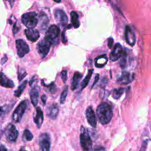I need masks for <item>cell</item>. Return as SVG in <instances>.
<instances>
[{"label": "cell", "mask_w": 151, "mask_h": 151, "mask_svg": "<svg viewBox=\"0 0 151 151\" xmlns=\"http://www.w3.org/2000/svg\"><path fill=\"white\" fill-rule=\"evenodd\" d=\"M96 114L100 123L102 124H107L112 118V109L107 103H101L96 109Z\"/></svg>", "instance_id": "6da1fadb"}, {"label": "cell", "mask_w": 151, "mask_h": 151, "mask_svg": "<svg viewBox=\"0 0 151 151\" xmlns=\"http://www.w3.org/2000/svg\"><path fill=\"white\" fill-rule=\"evenodd\" d=\"M80 142L84 151H89L92 149V141L87 130L83 126L80 129Z\"/></svg>", "instance_id": "7a4b0ae2"}, {"label": "cell", "mask_w": 151, "mask_h": 151, "mask_svg": "<svg viewBox=\"0 0 151 151\" xmlns=\"http://www.w3.org/2000/svg\"><path fill=\"white\" fill-rule=\"evenodd\" d=\"M21 21L28 29H34L38 21L37 14L35 12L25 13L21 17Z\"/></svg>", "instance_id": "3957f363"}, {"label": "cell", "mask_w": 151, "mask_h": 151, "mask_svg": "<svg viewBox=\"0 0 151 151\" xmlns=\"http://www.w3.org/2000/svg\"><path fill=\"white\" fill-rule=\"evenodd\" d=\"M60 33V28L55 25H52L48 29L44 38L49 41L52 45H55L58 42Z\"/></svg>", "instance_id": "277c9868"}, {"label": "cell", "mask_w": 151, "mask_h": 151, "mask_svg": "<svg viewBox=\"0 0 151 151\" xmlns=\"http://www.w3.org/2000/svg\"><path fill=\"white\" fill-rule=\"evenodd\" d=\"M28 101L27 100H24L16 107L12 115V120L14 123H19L24 114L28 107Z\"/></svg>", "instance_id": "5b68a950"}, {"label": "cell", "mask_w": 151, "mask_h": 151, "mask_svg": "<svg viewBox=\"0 0 151 151\" xmlns=\"http://www.w3.org/2000/svg\"><path fill=\"white\" fill-rule=\"evenodd\" d=\"M4 134L8 142H15L18 136V131L14 124L9 123L4 130Z\"/></svg>", "instance_id": "8992f818"}, {"label": "cell", "mask_w": 151, "mask_h": 151, "mask_svg": "<svg viewBox=\"0 0 151 151\" xmlns=\"http://www.w3.org/2000/svg\"><path fill=\"white\" fill-rule=\"evenodd\" d=\"M51 45L52 44L44 38L37 44V51L42 58L47 56L50 50V47Z\"/></svg>", "instance_id": "52a82bcc"}, {"label": "cell", "mask_w": 151, "mask_h": 151, "mask_svg": "<svg viewBox=\"0 0 151 151\" xmlns=\"http://www.w3.org/2000/svg\"><path fill=\"white\" fill-rule=\"evenodd\" d=\"M39 145L42 151H50L51 136L48 133H42L39 137Z\"/></svg>", "instance_id": "ba28073f"}, {"label": "cell", "mask_w": 151, "mask_h": 151, "mask_svg": "<svg viewBox=\"0 0 151 151\" xmlns=\"http://www.w3.org/2000/svg\"><path fill=\"white\" fill-rule=\"evenodd\" d=\"M16 47L17 50V54L20 58L24 57L29 51L28 45L22 39H18L15 41Z\"/></svg>", "instance_id": "9c48e42d"}, {"label": "cell", "mask_w": 151, "mask_h": 151, "mask_svg": "<svg viewBox=\"0 0 151 151\" xmlns=\"http://www.w3.org/2000/svg\"><path fill=\"white\" fill-rule=\"evenodd\" d=\"M54 17L58 23L62 27H65L68 23V17L65 12L61 9L54 11Z\"/></svg>", "instance_id": "30bf717a"}, {"label": "cell", "mask_w": 151, "mask_h": 151, "mask_svg": "<svg viewBox=\"0 0 151 151\" xmlns=\"http://www.w3.org/2000/svg\"><path fill=\"white\" fill-rule=\"evenodd\" d=\"M123 53L122 46L119 43H116L111 52L110 53L109 58L111 61H116L119 59Z\"/></svg>", "instance_id": "8fae6325"}, {"label": "cell", "mask_w": 151, "mask_h": 151, "mask_svg": "<svg viewBox=\"0 0 151 151\" xmlns=\"http://www.w3.org/2000/svg\"><path fill=\"white\" fill-rule=\"evenodd\" d=\"M134 79V74L127 71H123L117 80V83L120 84H127Z\"/></svg>", "instance_id": "7c38bea8"}, {"label": "cell", "mask_w": 151, "mask_h": 151, "mask_svg": "<svg viewBox=\"0 0 151 151\" xmlns=\"http://www.w3.org/2000/svg\"><path fill=\"white\" fill-rule=\"evenodd\" d=\"M34 122L38 129H40L44 120V114L40 107H37L33 117Z\"/></svg>", "instance_id": "4fadbf2b"}, {"label": "cell", "mask_w": 151, "mask_h": 151, "mask_svg": "<svg viewBox=\"0 0 151 151\" xmlns=\"http://www.w3.org/2000/svg\"><path fill=\"white\" fill-rule=\"evenodd\" d=\"M86 116L88 124L93 127H96L97 124V121L96 118V115L93 110L92 107L89 106L87 107L86 111Z\"/></svg>", "instance_id": "5bb4252c"}, {"label": "cell", "mask_w": 151, "mask_h": 151, "mask_svg": "<svg viewBox=\"0 0 151 151\" xmlns=\"http://www.w3.org/2000/svg\"><path fill=\"white\" fill-rule=\"evenodd\" d=\"M125 39L126 42L130 46H133L136 42L135 34L129 25L126 26Z\"/></svg>", "instance_id": "9a60e30c"}, {"label": "cell", "mask_w": 151, "mask_h": 151, "mask_svg": "<svg viewBox=\"0 0 151 151\" xmlns=\"http://www.w3.org/2000/svg\"><path fill=\"white\" fill-rule=\"evenodd\" d=\"M46 113L47 116L49 118L52 120L55 119L59 113V108L58 104L57 103L51 104L47 107Z\"/></svg>", "instance_id": "2e32d148"}, {"label": "cell", "mask_w": 151, "mask_h": 151, "mask_svg": "<svg viewBox=\"0 0 151 151\" xmlns=\"http://www.w3.org/2000/svg\"><path fill=\"white\" fill-rule=\"evenodd\" d=\"M25 34L28 40L32 42L37 41L40 36L39 31L34 29H27L25 30Z\"/></svg>", "instance_id": "e0dca14e"}, {"label": "cell", "mask_w": 151, "mask_h": 151, "mask_svg": "<svg viewBox=\"0 0 151 151\" xmlns=\"http://www.w3.org/2000/svg\"><path fill=\"white\" fill-rule=\"evenodd\" d=\"M0 85L5 88H12L14 87L12 80L8 78L3 72H0Z\"/></svg>", "instance_id": "ac0fdd59"}, {"label": "cell", "mask_w": 151, "mask_h": 151, "mask_svg": "<svg viewBox=\"0 0 151 151\" xmlns=\"http://www.w3.org/2000/svg\"><path fill=\"white\" fill-rule=\"evenodd\" d=\"M40 87L37 85H35L30 90V98L32 105L35 107L38 103V99L39 96Z\"/></svg>", "instance_id": "d6986e66"}, {"label": "cell", "mask_w": 151, "mask_h": 151, "mask_svg": "<svg viewBox=\"0 0 151 151\" xmlns=\"http://www.w3.org/2000/svg\"><path fill=\"white\" fill-rule=\"evenodd\" d=\"M108 58L106 54L98 56L95 59V65L97 68H102L107 64Z\"/></svg>", "instance_id": "ffe728a7"}, {"label": "cell", "mask_w": 151, "mask_h": 151, "mask_svg": "<svg viewBox=\"0 0 151 151\" xmlns=\"http://www.w3.org/2000/svg\"><path fill=\"white\" fill-rule=\"evenodd\" d=\"M39 19H40L41 29L42 31L45 30L47 29L48 23H49V19H48V17L44 12H41V14L39 15Z\"/></svg>", "instance_id": "44dd1931"}, {"label": "cell", "mask_w": 151, "mask_h": 151, "mask_svg": "<svg viewBox=\"0 0 151 151\" xmlns=\"http://www.w3.org/2000/svg\"><path fill=\"white\" fill-rule=\"evenodd\" d=\"M82 74L79 72H76L74 74L71 85V89L72 90H75L77 88L78 83L80 82V80L82 78Z\"/></svg>", "instance_id": "7402d4cb"}, {"label": "cell", "mask_w": 151, "mask_h": 151, "mask_svg": "<svg viewBox=\"0 0 151 151\" xmlns=\"http://www.w3.org/2000/svg\"><path fill=\"white\" fill-rule=\"evenodd\" d=\"M71 21L72 25L75 28H77L80 27V21L78 19V15L76 11H71L70 13Z\"/></svg>", "instance_id": "603a6c76"}, {"label": "cell", "mask_w": 151, "mask_h": 151, "mask_svg": "<svg viewBox=\"0 0 151 151\" xmlns=\"http://www.w3.org/2000/svg\"><path fill=\"white\" fill-rule=\"evenodd\" d=\"M93 72V69H91V70H88V72L87 76L85 77V78H84L83 81H82V83L81 84V88H80L81 91L83 89H84L88 85V84L89 83V81H90V80L91 78V77L92 76Z\"/></svg>", "instance_id": "cb8c5ba5"}, {"label": "cell", "mask_w": 151, "mask_h": 151, "mask_svg": "<svg viewBox=\"0 0 151 151\" xmlns=\"http://www.w3.org/2000/svg\"><path fill=\"white\" fill-rule=\"evenodd\" d=\"M27 80H25L23 82L21 83V84L18 86L17 89L14 91V96L17 97H19L22 93L24 90L25 89L27 84Z\"/></svg>", "instance_id": "d4e9b609"}, {"label": "cell", "mask_w": 151, "mask_h": 151, "mask_svg": "<svg viewBox=\"0 0 151 151\" xmlns=\"http://www.w3.org/2000/svg\"><path fill=\"white\" fill-rule=\"evenodd\" d=\"M124 88H122V87L114 89L113 91L112 97L116 100L119 99L123 94V93L124 92Z\"/></svg>", "instance_id": "484cf974"}, {"label": "cell", "mask_w": 151, "mask_h": 151, "mask_svg": "<svg viewBox=\"0 0 151 151\" xmlns=\"http://www.w3.org/2000/svg\"><path fill=\"white\" fill-rule=\"evenodd\" d=\"M33 139V135L32 133L28 129H25L22 135V139L25 142H29Z\"/></svg>", "instance_id": "4316f807"}, {"label": "cell", "mask_w": 151, "mask_h": 151, "mask_svg": "<svg viewBox=\"0 0 151 151\" xmlns=\"http://www.w3.org/2000/svg\"><path fill=\"white\" fill-rule=\"evenodd\" d=\"M67 93H68V86H66L65 87V88H64L63 91H62L61 96H60V103L61 104H63L65 101V99L67 96Z\"/></svg>", "instance_id": "83f0119b"}, {"label": "cell", "mask_w": 151, "mask_h": 151, "mask_svg": "<svg viewBox=\"0 0 151 151\" xmlns=\"http://www.w3.org/2000/svg\"><path fill=\"white\" fill-rule=\"evenodd\" d=\"M42 84H43L44 86H45L46 87H47L48 90H49V91L51 93H54L56 91V90H57L56 86L55 85V83L54 82H52L50 84H46L45 83H44L43 81L42 80Z\"/></svg>", "instance_id": "f1b7e54d"}, {"label": "cell", "mask_w": 151, "mask_h": 151, "mask_svg": "<svg viewBox=\"0 0 151 151\" xmlns=\"http://www.w3.org/2000/svg\"><path fill=\"white\" fill-rule=\"evenodd\" d=\"M126 57H127L126 52H123L120 57V65H121L122 68H124L126 67L125 65L126 64Z\"/></svg>", "instance_id": "f546056e"}, {"label": "cell", "mask_w": 151, "mask_h": 151, "mask_svg": "<svg viewBox=\"0 0 151 151\" xmlns=\"http://www.w3.org/2000/svg\"><path fill=\"white\" fill-rule=\"evenodd\" d=\"M27 72L25 70H22V69L21 68V70H19L18 72V78L19 81L22 80L27 75Z\"/></svg>", "instance_id": "4dcf8cb0"}, {"label": "cell", "mask_w": 151, "mask_h": 151, "mask_svg": "<svg viewBox=\"0 0 151 151\" xmlns=\"http://www.w3.org/2000/svg\"><path fill=\"white\" fill-rule=\"evenodd\" d=\"M67 71L65 70H64L61 73V78L63 80L64 83H65L67 80Z\"/></svg>", "instance_id": "1f68e13d"}, {"label": "cell", "mask_w": 151, "mask_h": 151, "mask_svg": "<svg viewBox=\"0 0 151 151\" xmlns=\"http://www.w3.org/2000/svg\"><path fill=\"white\" fill-rule=\"evenodd\" d=\"M70 27H71V25H68L67 26V27L65 28V29L63 31V33H62V41H63V43H65L67 42V39L65 38V32L66 29H67V28H68Z\"/></svg>", "instance_id": "d6a6232c"}, {"label": "cell", "mask_w": 151, "mask_h": 151, "mask_svg": "<svg viewBox=\"0 0 151 151\" xmlns=\"http://www.w3.org/2000/svg\"><path fill=\"white\" fill-rule=\"evenodd\" d=\"M19 29L20 28L19 27H17V22H15L14 25H13V29H12V31H13L14 34H15L16 33H17L19 31Z\"/></svg>", "instance_id": "836d02e7"}, {"label": "cell", "mask_w": 151, "mask_h": 151, "mask_svg": "<svg viewBox=\"0 0 151 151\" xmlns=\"http://www.w3.org/2000/svg\"><path fill=\"white\" fill-rule=\"evenodd\" d=\"M113 41H114V40H113V39L111 37H110V38H109L108 39V44H107V45H108V47L110 48H111L112 47L113 44Z\"/></svg>", "instance_id": "e575fe53"}, {"label": "cell", "mask_w": 151, "mask_h": 151, "mask_svg": "<svg viewBox=\"0 0 151 151\" xmlns=\"http://www.w3.org/2000/svg\"><path fill=\"white\" fill-rule=\"evenodd\" d=\"M41 100L43 103V104L45 105L46 104V100H47V96L45 94H43L41 97Z\"/></svg>", "instance_id": "d590c367"}, {"label": "cell", "mask_w": 151, "mask_h": 151, "mask_svg": "<svg viewBox=\"0 0 151 151\" xmlns=\"http://www.w3.org/2000/svg\"><path fill=\"white\" fill-rule=\"evenodd\" d=\"M7 60H8V58H7V57H6V55H4V57L1 59V64H4L5 63H6V61H7Z\"/></svg>", "instance_id": "8d00e7d4"}, {"label": "cell", "mask_w": 151, "mask_h": 151, "mask_svg": "<svg viewBox=\"0 0 151 151\" xmlns=\"http://www.w3.org/2000/svg\"><path fill=\"white\" fill-rule=\"evenodd\" d=\"M99 79V74H96V77H95V80H94V83H93V85H92V87H93L94 86V85H95V84H96V83L98 81Z\"/></svg>", "instance_id": "74e56055"}, {"label": "cell", "mask_w": 151, "mask_h": 151, "mask_svg": "<svg viewBox=\"0 0 151 151\" xmlns=\"http://www.w3.org/2000/svg\"><path fill=\"white\" fill-rule=\"evenodd\" d=\"M92 151H105V149H104V147H97V148L94 149Z\"/></svg>", "instance_id": "f35d334b"}, {"label": "cell", "mask_w": 151, "mask_h": 151, "mask_svg": "<svg viewBox=\"0 0 151 151\" xmlns=\"http://www.w3.org/2000/svg\"><path fill=\"white\" fill-rule=\"evenodd\" d=\"M0 151H8V150L4 145H0Z\"/></svg>", "instance_id": "ab89813d"}, {"label": "cell", "mask_w": 151, "mask_h": 151, "mask_svg": "<svg viewBox=\"0 0 151 151\" xmlns=\"http://www.w3.org/2000/svg\"><path fill=\"white\" fill-rule=\"evenodd\" d=\"M4 107H5V106H0V117H1L2 113H4V111L5 110V109Z\"/></svg>", "instance_id": "60d3db41"}, {"label": "cell", "mask_w": 151, "mask_h": 151, "mask_svg": "<svg viewBox=\"0 0 151 151\" xmlns=\"http://www.w3.org/2000/svg\"><path fill=\"white\" fill-rule=\"evenodd\" d=\"M2 135V129L0 128V139H1V137Z\"/></svg>", "instance_id": "b9f144b4"}, {"label": "cell", "mask_w": 151, "mask_h": 151, "mask_svg": "<svg viewBox=\"0 0 151 151\" xmlns=\"http://www.w3.org/2000/svg\"><path fill=\"white\" fill-rule=\"evenodd\" d=\"M19 151H27V150H26L25 149H24V148H21V149L19 150Z\"/></svg>", "instance_id": "7bdbcfd3"}]
</instances>
